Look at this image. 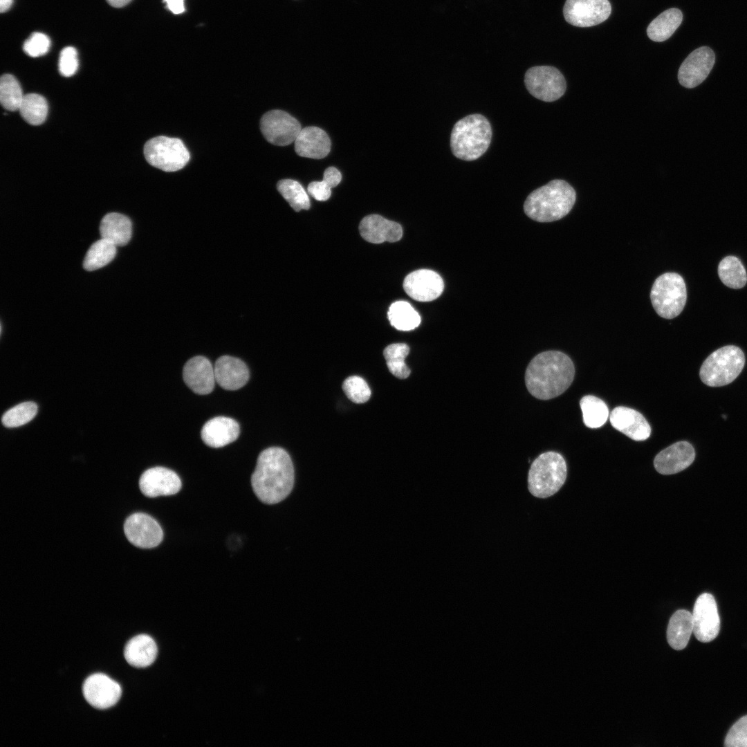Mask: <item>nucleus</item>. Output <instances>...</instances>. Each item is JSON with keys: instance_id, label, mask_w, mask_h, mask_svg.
<instances>
[{"instance_id": "nucleus-1", "label": "nucleus", "mask_w": 747, "mask_h": 747, "mask_svg": "<svg viewBox=\"0 0 747 747\" xmlns=\"http://www.w3.org/2000/svg\"><path fill=\"white\" fill-rule=\"evenodd\" d=\"M294 484V468L288 452L279 447L263 450L257 458L251 485L262 502L274 504L284 500Z\"/></svg>"}, {"instance_id": "nucleus-2", "label": "nucleus", "mask_w": 747, "mask_h": 747, "mask_svg": "<svg viewBox=\"0 0 747 747\" xmlns=\"http://www.w3.org/2000/svg\"><path fill=\"white\" fill-rule=\"evenodd\" d=\"M575 376L573 361L559 351H546L535 356L525 372L529 393L540 400L554 398L571 385Z\"/></svg>"}, {"instance_id": "nucleus-3", "label": "nucleus", "mask_w": 747, "mask_h": 747, "mask_svg": "<svg viewBox=\"0 0 747 747\" xmlns=\"http://www.w3.org/2000/svg\"><path fill=\"white\" fill-rule=\"evenodd\" d=\"M575 200L573 187L564 180L555 179L533 190L524 201V210L534 221L552 222L568 214Z\"/></svg>"}, {"instance_id": "nucleus-4", "label": "nucleus", "mask_w": 747, "mask_h": 747, "mask_svg": "<svg viewBox=\"0 0 747 747\" xmlns=\"http://www.w3.org/2000/svg\"><path fill=\"white\" fill-rule=\"evenodd\" d=\"M492 138L489 121L481 114L468 115L457 121L450 136V148L456 158L472 161L488 149Z\"/></svg>"}, {"instance_id": "nucleus-5", "label": "nucleus", "mask_w": 747, "mask_h": 747, "mask_svg": "<svg viewBox=\"0 0 747 747\" xmlns=\"http://www.w3.org/2000/svg\"><path fill=\"white\" fill-rule=\"evenodd\" d=\"M567 468L564 457L558 452L548 451L540 454L531 463L528 472V490L537 498H547L555 494L566 481Z\"/></svg>"}, {"instance_id": "nucleus-6", "label": "nucleus", "mask_w": 747, "mask_h": 747, "mask_svg": "<svg viewBox=\"0 0 747 747\" xmlns=\"http://www.w3.org/2000/svg\"><path fill=\"white\" fill-rule=\"evenodd\" d=\"M745 364L742 350L727 345L712 352L703 362L699 376L709 387H721L732 382L741 372Z\"/></svg>"}, {"instance_id": "nucleus-7", "label": "nucleus", "mask_w": 747, "mask_h": 747, "mask_svg": "<svg viewBox=\"0 0 747 747\" xmlns=\"http://www.w3.org/2000/svg\"><path fill=\"white\" fill-rule=\"evenodd\" d=\"M650 299L656 313L661 317L672 319L683 310L687 300L683 278L676 273H665L654 281Z\"/></svg>"}, {"instance_id": "nucleus-8", "label": "nucleus", "mask_w": 747, "mask_h": 747, "mask_svg": "<svg viewBox=\"0 0 747 747\" xmlns=\"http://www.w3.org/2000/svg\"><path fill=\"white\" fill-rule=\"evenodd\" d=\"M143 152L149 164L167 172L181 169L190 158L181 139L163 136L149 140L144 145Z\"/></svg>"}, {"instance_id": "nucleus-9", "label": "nucleus", "mask_w": 747, "mask_h": 747, "mask_svg": "<svg viewBox=\"0 0 747 747\" xmlns=\"http://www.w3.org/2000/svg\"><path fill=\"white\" fill-rule=\"evenodd\" d=\"M528 91L544 102H553L561 98L566 89L564 75L555 67L537 66L528 68L524 77Z\"/></svg>"}, {"instance_id": "nucleus-10", "label": "nucleus", "mask_w": 747, "mask_h": 747, "mask_svg": "<svg viewBox=\"0 0 747 747\" xmlns=\"http://www.w3.org/2000/svg\"><path fill=\"white\" fill-rule=\"evenodd\" d=\"M302 129L296 118L282 110L269 111L260 120L264 137L277 146H286L295 142Z\"/></svg>"}, {"instance_id": "nucleus-11", "label": "nucleus", "mask_w": 747, "mask_h": 747, "mask_svg": "<svg viewBox=\"0 0 747 747\" xmlns=\"http://www.w3.org/2000/svg\"><path fill=\"white\" fill-rule=\"evenodd\" d=\"M611 6L609 0H566L563 8L565 20L574 26L591 27L607 20Z\"/></svg>"}, {"instance_id": "nucleus-12", "label": "nucleus", "mask_w": 747, "mask_h": 747, "mask_svg": "<svg viewBox=\"0 0 747 747\" xmlns=\"http://www.w3.org/2000/svg\"><path fill=\"white\" fill-rule=\"evenodd\" d=\"M692 615L693 633L698 640L708 643L717 636L720 618L717 602L712 594L704 593L697 598Z\"/></svg>"}, {"instance_id": "nucleus-13", "label": "nucleus", "mask_w": 747, "mask_h": 747, "mask_svg": "<svg viewBox=\"0 0 747 747\" xmlns=\"http://www.w3.org/2000/svg\"><path fill=\"white\" fill-rule=\"evenodd\" d=\"M124 531L132 544L142 548L156 547L163 538V532L158 522L142 513H133L128 517L124 524Z\"/></svg>"}, {"instance_id": "nucleus-14", "label": "nucleus", "mask_w": 747, "mask_h": 747, "mask_svg": "<svg viewBox=\"0 0 747 747\" xmlns=\"http://www.w3.org/2000/svg\"><path fill=\"white\" fill-rule=\"evenodd\" d=\"M715 62L713 50L701 46L693 50L683 62L678 80L681 86L692 89L702 83L711 71Z\"/></svg>"}, {"instance_id": "nucleus-15", "label": "nucleus", "mask_w": 747, "mask_h": 747, "mask_svg": "<svg viewBox=\"0 0 747 747\" xmlns=\"http://www.w3.org/2000/svg\"><path fill=\"white\" fill-rule=\"evenodd\" d=\"M82 691L86 701L98 709L113 706L122 694L120 685L101 673L89 676L83 683Z\"/></svg>"}, {"instance_id": "nucleus-16", "label": "nucleus", "mask_w": 747, "mask_h": 747, "mask_svg": "<svg viewBox=\"0 0 747 747\" xmlns=\"http://www.w3.org/2000/svg\"><path fill=\"white\" fill-rule=\"evenodd\" d=\"M403 288L410 297L416 301L430 302L441 295L444 283L437 273L432 270L420 269L405 277Z\"/></svg>"}, {"instance_id": "nucleus-17", "label": "nucleus", "mask_w": 747, "mask_h": 747, "mask_svg": "<svg viewBox=\"0 0 747 747\" xmlns=\"http://www.w3.org/2000/svg\"><path fill=\"white\" fill-rule=\"evenodd\" d=\"M181 485V479L175 472L160 466L145 470L139 480L141 492L148 497L176 494Z\"/></svg>"}, {"instance_id": "nucleus-18", "label": "nucleus", "mask_w": 747, "mask_h": 747, "mask_svg": "<svg viewBox=\"0 0 747 747\" xmlns=\"http://www.w3.org/2000/svg\"><path fill=\"white\" fill-rule=\"evenodd\" d=\"M694 458L693 446L688 441H678L657 454L654 465L660 474H673L690 466Z\"/></svg>"}, {"instance_id": "nucleus-19", "label": "nucleus", "mask_w": 747, "mask_h": 747, "mask_svg": "<svg viewBox=\"0 0 747 747\" xmlns=\"http://www.w3.org/2000/svg\"><path fill=\"white\" fill-rule=\"evenodd\" d=\"M609 421L613 427L634 441H645L650 436L651 427L647 421L634 409L616 407L611 411Z\"/></svg>"}, {"instance_id": "nucleus-20", "label": "nucleus", "mask_w": 747, "mask_h": 747, "mask_svg": "<svg viewBox=\"0 0 747 747\" xmlns=\"http://www.w3.org/2000/svg\"><path fill=\"white\" fill-rule=\"evenodd\" d=\"M183 380L194 393L205 395L211 393L216 382L214 368L203 356H195L184 365Z\"/></svg>"}, {"instance_id": "nucleus-21", "label": "nucleus", "mask_w": 747, "mask_h": 747, "mask_svg": "<svg viewBox=\"0 0 747 747\" xmlns=\"http://www.w3.org/2000/svg\"><path fill=\"white\" fill-rule=\"evenodd\" d=\"M359 230L365 240L373 243L396 242L403 236L400 224L378 214L364 217L360 221Z\"/></svg>"}, {"instance_id": "nucleus-22", "label": "nucleus", "mask_w": 747, "mask_h": 747, "mask_svg": "<svg viewBox=\"0 0 747 747\" xmlns=\"http://www.w3.org/2000/svg\"><path fill=\"white\" fill-rule=\"evenodd\" d=\"M216 382L226 390H237L243 387L249 379L247 365L240 359L223 356L214 366Z\"/></svg>"}, {"instance_id": "nucleus-23", "label": "nucleus", "mask_w": 747, "mask_h": 747, "mask_svg": "<svg viewBox=\"0 0 747 747\" xmlns=\"http://www.w3.org/2000/svg\"><path fill=\"white\" fill-rule=\"evenodd\" d=\"M295 151L302 157L321 159L331 150V140L327 133L317 127L302 128L295 142Z\"/></svg>"}, {"instance_id": "nucleus-24", "label": "nucleus", "mask_w": 747, "mask_h": 747, "mask_svg": "<svg viewBox=\"0 0 747 747\" xmlns=\"http://www.w3.org/2000/svg\"><path fill=\"white\" fill-rule=\"evenodd\" d=\"M239 432V425L235 420L226 416H216L204 424L201 435L207 445L217 448L234 441Z\"/></svg>"}, {"instance_id": "nucleus-25", "label": "nucleus", "mask_w": 747, "mask_h": 747, "mask_svg": "<svg viewBox=\"0 0 747 747\" xmlns=\"http://www.w3.org/2000/svg\"><path fill=\"white\" fill-rule=\"evenodd\" d=\"M158 653L154 640L146 634L130 639L125 645L124 656L127 662L135 667H146L156 660Z\"/></svg>"}, {"instance_id": "nucleus-26", "label": "nucleus", "mask_w": 747, "mask_h": 747, "mask_svg": "<svg viewBox=\"0 0 747 747\" xmlns=\"http://www.w3.org/2000/svg\"><path fill=\"white\" fill-rule=\"evenodd\" d=\"M100 232L102 239L109 241L116 246H123L131 239L132 224L125 215L116 212L109 213L101 221Z\"/></svg>"}, {"instance_id": "nucleus-27", "label": "nucleus", "mask_w": 747, "mask_h": 747, "mask_svg": "<svg viewBox=\"0 0 747 747\" xmlns=\"http://www.w3.org/2000/svg\"><path fill=\"white\" fill-rule=\"evenodd\" d=\"M692 632V614L685 609L677 610L670 618L667 629L669 645L676 650L684 649Z\"/></svg>"}, {"instance_id": "nucleus-28", "label": "nucleus", "mask_w": 747, "mask_h": 747, "mask_svg": "<svg viewBox=\"0 0 747 747\" xmlns=\"http://www.w3.org/2000/svg\"><path fill=\"white\" fill-rule=\"evenodd\" d=\"M683 20L682 12L675 8L667 9L661 12L649 24L647 33L654 42H663L669 39L681 25Z\"/></svg>"}, {"instance_id": "nucleus-29", "label": "nucleus", "mask_w": 747, "mask_h": 747, "mask_svg": "<svg viewBox=\"0 0 747 747\" xmlns=\"http://www.w3.org/2000/svg\"><path fill=\"white\" fill-rule=\"evenodd\" d=\"M392 326L400 331H411L421 323V316L412 306L405 301H397L391 304L387 313Z\"/></svg>"}, {"instance_id": "nucleus-30", "label": "nucleus", "mask_w": 747, "mask_h": 747, "mask_svg": "<svg viewBox=\"0 0 747 747\" xmlns=\"http://www.w3.org/2000/svg\"><path fill=\"white\" fill-rule=\"evenodd\" d=\"M718 275L723 284L731 288H743L747 282L746 269L735 256H727L720 261Z\"/></svg>"}, {"instance_id": "nucleus-31", "label": "nucleus", "mask_w": 747, "mask_h": 747, "mask_svg": "<svg viewBox=\"0 0 747 747\" xmlns=\"http://www.w3.org/2000/svg\"><path fill=\"white\" fill-rule=\"evenodd\" d=\"M116 247L102 238L93 243L85 255L83 262L84 269L93 271L110 263L116 255Z\"/></svg>"}, {"instance_id": "nucleus-32", "label": "nucleus", "mask_w": 747, "mask_h": 747, "mask_svg": "<svg viewBox=\"0 0 747 747\" xmlns=\"http://www.w3.org/2000/svg\"><path fill=\"white\" fill-rule=\"evenodd\" d=\"M584 425L590 428L602 426L609 417V409L606 403L600 398L587 395L580 401Z\"/></svg>"}, {"instance_id": "nucleus-33", "label": "nucleus", "mask_w": 747, "mask_h": 747, "mask_svg": "<svg viewBox=\"0 0 747 747\" xmlns=\"http://www.w3.org/2000/svg\"><path fill=\"white\" fill-rule=\"evenodd\" d=\"M19 111L22 118L31 125L42 124L47 116L48 104L46 99L37 93L24 95Z\"/></svg>"}, {"instance_id": "nucleus-34", "label": "nucleus", "mask_w": 747, "mask_h": 747, "mask_svg": "<svg viewBox=\"0 0 747 747\" xmlns=\"http://www.w3.org/2000/svg\"><path fill=\"white\" fill-rule=\"evenodd\" d=\"M409 352V347L405 343L391 344L384 349L383 355L389 371L399 379H405L411 374L405 362Z\"/></svg>"}, {"instance_id": "nucleus-35", "label": "nucleus", "mask_w": 747, "mask_h": 747, "mask_svg": "<svg viewBox=\"0 0 747 747\" xmlns=\"http://www.w3.org/2000/svg\"><path fill=\"white\" fill-rule=\"evenodd\" d=\"M277 188L295 211L309 209L308 196L299 182L293 179H283L278 181Z\"/></svg>"}, {"instance_id": "nucleus-36", "label": "nucleus", "mask_w": 747, "mask_h": 747, "mask_svg": "<svg viewBox=\"0 0 747 747\" xmlns=\"http://www.w3.org/2000/svg\"><path fill=\"white\" fill-rule=\"evenodd\" d=\"M21 86L17 80L10 74H5L0 80V102L8 111L19 110L24 98Z\"/></svg>"}, {"instance_id": "nucleus-37", "label": "nucleus", "mask_w": 747, "mask_h": 747, "mask_svg": "<svg viewBox=\"0 0 747 747\" xmlns=\"http://www.w3.org/2000/svg\"><path fill=\"white\" fill-rule=\"evenodd\" d=\"M37 413V405L33 402L19 403L8 409L2 416L4 426L16 427L30 421Z\"/></svg>"}, {"instance_id": "nucleus-38", "label": "nucleus", "mask_w": 747, "mask_h": 747, "mask_svg": "<svg viewBox=\"0 0 747 747\" xmlns=\"http://www.w3.org/2000/svg\"><path fill=\"white\" fill-rule=\"evenodd\" d=\"M342 389L349 400L358 404L367 402L371 394L367 382L358 376L346 378L342 384Z\"/></svg>"}, {"instance_id": "nucleus-39", "label": "nucleus", "mask_w": 747, "mask_h": 747, "mask_svg": "<svg viewBox=\"0 0 747 747\" xmlns=\"http://www.w3.org/2000/svg\"><path fill=\"white\" fill-rule=\"evenodd\" d=\"M726 747H747V715L740 718L729 730L724 742Z\"/></svg>"}, {"instance_id": "nucleus-40", "label": "nucleus", "mask_w": 747, "mask_h": 747, "mask_svg": "<svg viewBox=\"0 0 747 747\" xmlns=\"http://www.w3.org/2000/svg\"><path fill=\"white\" fill-rule=\"evenodd\" d=\"M50 46L49 37L42 33H33L23 46L24 51L29 56L36 57L45 55Z\"/></svg>"}, {"instance_id": "nucleus-41", "label": "nucleus", "mask_w": 747, "mask_h": 747, "mask_svg": "<svg viewBox=\"0 0 747 747\" xmlns=\"http://www.w3.org/2000/svg\"><path fill=\"white\" fill-rule=\"evenodd\" d=\"M58 68L60 74L64 77H71L76 73L78 59L75 48L68 46L62 49L59 55Z\"/></svg>"}, {"instance_id": "nucleus-42", "label": "nucleus", "mask_w": 747, "mask_h": 747, "mask_svg": "<svg viewBox=\"0 0 747 747\" xmlns=\"http://www.w3.org/2000/svg\"><path fill=\"white\" fill-rule=\"evenodd\" d=\"M331 186L324 180L313 181L308 184L307 191L308 194L317 201H324L329 199L331 194Z\"/></svg>"}, {"instance_id": "nucleus-43", "label": "nucleus", "mask_w": 747, "mask_h": 747, "mask_svg": "<svg viewBox=\"0 0 747 747\" xmlns=\"http://www.w3.org/2000/svg\"><path fill=\"white\" fill-rule=\"evenodd\" d=\"M341 179V173L337 168L329 167L325 169L323 175V180L326 182L331 188L337 186L340 183Z\"/></svg>"}, {"instance_id": "nucleus-44", "label": "nucleus", "mask_w": 747, "mask_h": 747, "mask_svg": "<svg viewBox=\"0 0 747 747\" xmlns=\"http://www.w3.org/2000/svg\"><path fill=\"white\" fill-rule=\"evenodd\" d=\"M163 1L165 2L167 9L174 14L178 15L185 11L183 0H163Z\"/></svg>"}, {"instance_id": "nucleus-45", "label": "nucleus", "mask_w": 747, "mask_h": 747, "mask_svg": "<svg viewBox=\"0 0 747 747\" xmlns=\"http://www.w3.org/2000/svg\"><path fill=\"white\" fill-rule=\"evenodd\" d=\"M131 0H107L108 3L115 8H121L128 4Z\"/></svg>"}, {"instance_id": "nucleus-46", "label": "nucleus", "mask_w": 747, "mask_h": 747, "mask_svg": "<svg viewBox=\"0 0 747 747\" xmlns=\"http://www.w3.org/2000/svg\"><path fill=\"white\" fill-rule=\"evenodd\" d=\"M13 0H0V10L6 12L12 6Z\"/></svg>"}]
</instances>
